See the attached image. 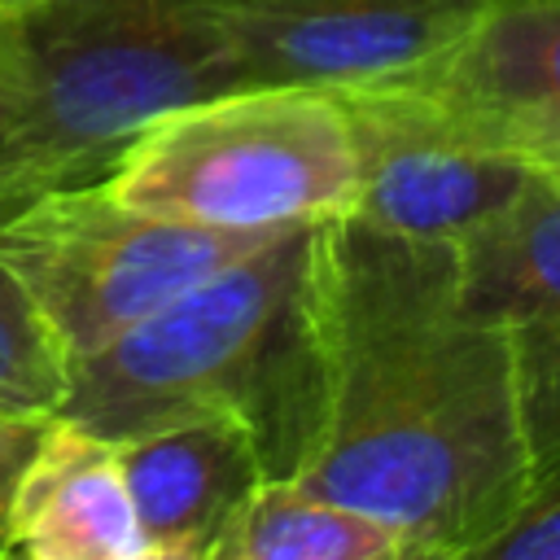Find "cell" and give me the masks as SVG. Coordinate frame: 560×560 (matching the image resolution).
Here are the masks:
<instances>
[{"mask_svg":"<svg viewBox=\"0 0 560 560\" xmlns=\"http://www.w3.org/2000/svg\"><path fill=\"white\" fill-rule=\"evenodd\" d=\"M9 556L26 560H149L118 442L52 416L9 508Z\"/></svg>","mask_w":560,"mask_h":560,"instance_id":"11","label":"cell"},{"mask_svg":"<svg viewBox=\"0 0 560 560\" xmlns=\"http://www.w3.org/2000/svg\"><path fill=\"white\" fill-rule=\"evenodd\" d=\"M311 228H289L223 262L79 359L57 416L127 442L158 424L223 411L254 429L271 477H298L319 411Z\"/></svg>","mask_w":560,"mask_h":560,"instance_id":"2","label":"cell"},{"mask_svg":"<svg viewBox=\"0 0 560 560\" xmlns=\"http://www.w3.org/2000/svg\"><path fill=\"white\" fill-rule=\"evenodd\" d=\"M402 83L538 162L560 144V0H494L451 52Z\"/></svg>","mask_w":560,"mask_h":560,"instance_id":"10","label":"cell"},{"mask_svg":"<svg viewBox=\"0 0 560 560\" xmlns=\"http://www.w3.org/2000/svg\"><path fill=\"white\" fill-rule=\"evenodd\" d=\"M44 4H52V0H0V22H18V18H31V13H39Z\"/></svg>","mask_w":560,"mask_h":560,"instance_id":"17","label":"cell"},{"mask_svg":"<svg viewBox=\"0 0 560 560\" xmlns=\"http://www.w3.org/2000/svg\"><path fill=\"white\" fill-rule=\"evenodd\" d=\"M18 162H22V101H18V61L9 26L0 22V214L22 201L18 188Z\"/></svg>","mask_w":560,"mask_h":560,"instance_id":"15","label":"cell"},{"mask_svg":"<svg viewBox=\"0 0 560 560\" xmlns=\"http://www.w3.org/2000/svg\"><path fill=\"white\" fill-rule=\"evenodd\" d=\"M214 4L52 0L31 18L4 22L22 101V201L105 175L158 114L241 88Z\"/></svg>","mask_w":560,"mask_h":560,"instance_id":"3","label":"cell"},{"mask_svg":"<svg viewBox=\"0 0 560 560\" xmlns=\"http://www.w3.org/2000/svg\"><path fill=\"white\" fill-rule=\"evenodd\" d=\"M70 394V359L0 258V411L52 420Z\"/></svg>","mask_w":560,"mask_h":560,"instance_id":"13","label":"cell"},{"mask_svg":"<svg viewBox=\"0 0 560 560\" xmlns=\"http://www.w3.org/2000/svg\"><path fill=\"white\" fill-rule=\"evenodd\" d=\"M319 411L298 486L385 521L407 560H477L534 486L503 332L459 245L359 214L311 228Z\"/></svg>","mask_w":560,"mask_h":560,"instance_id":"1","label":"cell"},{"mask_svg":"<svg viewBox=\"0 0 560 560\" xmlns=\"http://www.w3.org/2000/svg\"><path fill=\"white\" fill-rule=\"evenodd\" d=\"M101 179L140 210L262 232L350 214L354 149L332 92L232 88L144 122Z\"/></svg>","mask_w":560,"mask_h":560,"instance_id":"4","label":"cell"},{"mask_svg":"<svg viewBox=\"0 0 560 560\" xmlns=\"http://www.w3.org/2000/svg\"><path fill=\"white\" fill-rule=\"evenodd\" d=\"M280 232L289 228L245 232L140 210L114 197L96 175L44 188L4 210L0 258L74 368L223 262Z\"/></svg>","mask_w":560,"mask_h":560,"instance_id":"5","label":"cell"},{"mask_svg":"<svg viewBox=\"0 0 560 560\" xmlns=\"http://www.w3.org/2000/svg\"><path fill=\"white\" fill-rule=\"evenodd\" d=\"M354 149L350 214L429 241H464L529 184L534 162L490 140L420 83L332 92Z\"/></svg>","mask_w":560,"mask_h":560,"instance_id":"6","label":"cell"},{"mask_svg":"<svg viewBox=\"0 0 560 560\" xmlns=\"http://www.w3.org/2000/svg\"><path fill=\"white\" fill-rule=\"evenodd\" d=\"M494 0H219L241 88L350 92L402 83L451 52Z\"/></svg>","mask_w":560,"mask_h":560,"instance_id":"7","label":"cell"},{"mask_svg":"<svg viewBox=\"0 0 560 560\" xmlns=\"http://www.w3.org/2000/svg\"><path fill=\"white\" fill-rule=\"evenodd\" d=\"M44 424L48 420L0 411V560L9 556V508H13V490H18V477H22L26 459L39 446Z\"/></svg>","mask_w":560,"mask_h":560,"instance_id":"16","label":"cell"},{"mask_svg":"<svg viewBox=\"0 0 560 560\" xmlns=\"http://www.w3.org/2000/svg\"><path fill=\"white\" fill-rule=\"evenodd\" d=\"M547 162H560V144H551V149H547V153H542L534 166H547Z\"/></svg>","mask_w":560,"mask_h":560,"instance_id":"18","label":"cell"},{"mask_svg":"<svg viewBox=\"0 0 560 560\" xmlns=\"http://www.w3.org/2000/svg\"><path fill=\"white\" fill-rule=\"evenodd\" d=\"M149 560H214L241 503L271 477L254 429L206 411L118 442Z\"/></svg>","mask_w":560,"mask_h":560,"instance_id":"9","label":"cell"},{"mask_svg":"<svg viewBox=\"0 0 560 560\" xmlns=\"http://www.w3.org/2000/svg\"><path fill=\"white\" fill-rule=\"evenodd\" d=\"M464 298L512 354L534 477L560 459V184L534 166L508 210L459 241Z\"/></svg>","mask_w":560,"mask_h":560,"instance_id":"8","label":"cell"},{"mask_svg":"<svg viewBox=\"0 0 560 560\" xmlns=\"http://www.w3.org/2000/svg\"><path fill=\"white\" fill-rule=\"evenodd\" d=\"M214 560H407L402 538L293 477H267L223 529Z\"/></svg>","mask_w":560,"mask_h":560,"instance_id":"12","label":"cell"},{"mask_svg":"<svg viewBox=\"0 0 560 560\" xmlns=\"http://www.w3.org/2000/svg\"><path fill=\"white\" fill-rule=\"evenodd\" d=\"M477 560H560V459H551L516 516L481 547Z\"/></svg>","mask_w":560,"mask_h":560,"instance_id":"14","label":"cell"}]
</instances>
